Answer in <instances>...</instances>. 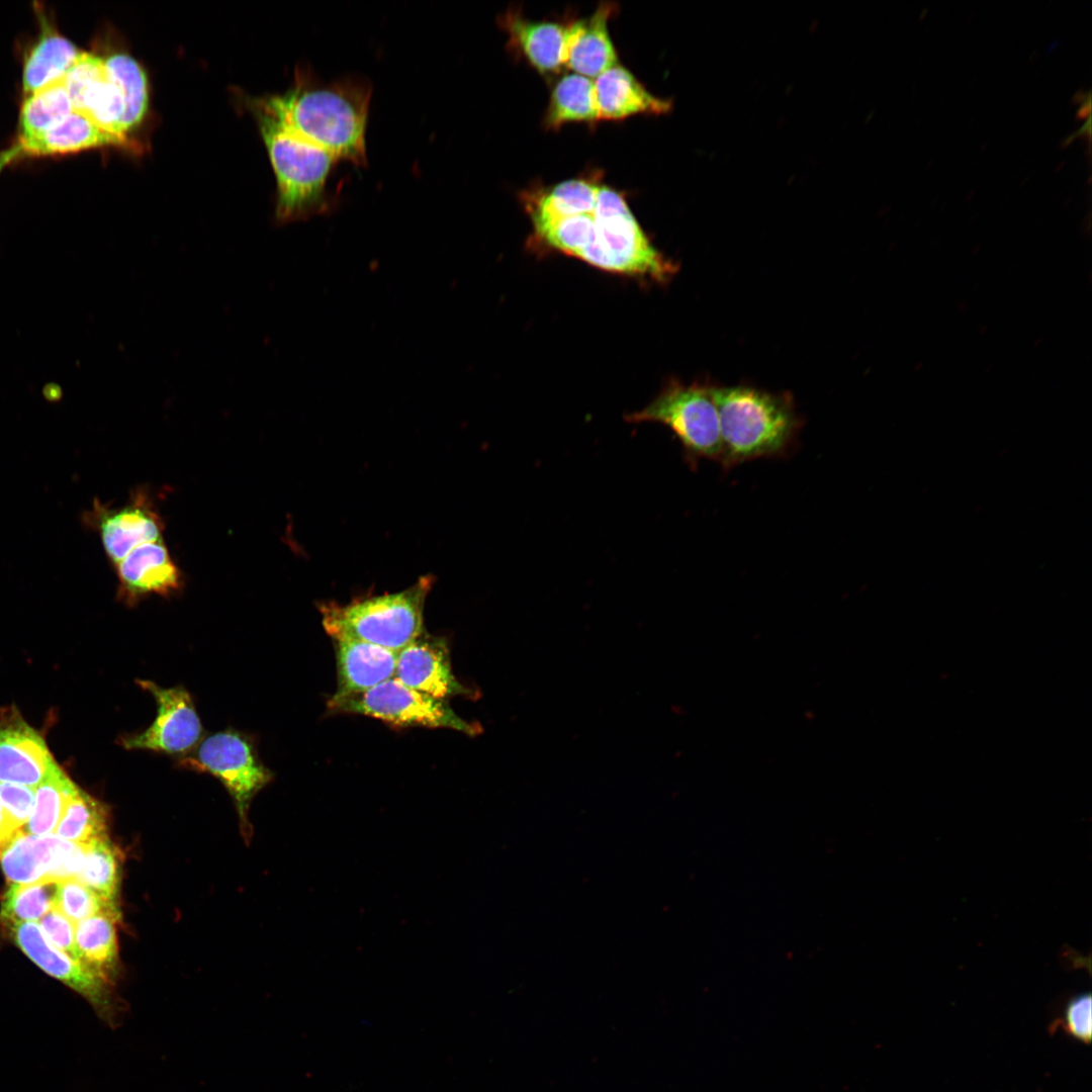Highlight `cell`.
I'll list each match as a JSON object with an SVG mask.
<instances>
[{"label": "cell", "instance_id": "484cf974", "mask_svg": "<svg viewBox=\"0 0 1092 1092\" xmlns=\"http://www.w3.org/2000/svg\"><path fill=\"white\" fill-rule=\"evenodd\" d=\"M111 80L118 86L124 101V134L139 125L148 109V81L144 69L129 55L116 53L104 58Z\"/></svg>", "mask_w": 1092, "mask_h": 1092}, {"label": "cell", "instance_id": "30bf717a", "mask_svg": "<svg viewBox=\"0 0 1092 1092\" xmlns=\"http://www.w3.org/2000/svg\"><path fill=\"white\" fill-rule=\"evenodd\" d=\"M9 927L15 942L30 960L87 999L109 1026L117 1025L122 1003L114 993V985L54 946L35 922L13 923Z\"/></svg>", "mask_w": 1092, "mask_h": 1092}, {"label": "cell", "instance_id": "5bb4252c", "mask_svg": "<svg viewBox=\"0 0 1092 1092\" xmlns=\"http://www.w3.org/2000/svg\"><path fill=\"white\" fill-rule=\"evenodd\" d=\"M118 599L136 605L150 595L170 597L183 585V575L164 539L142 544L113 566Z\"/></svg>", "mask_w": 1092, "mask_h": 1092}, {"label": "cell", "instance_id": "7c38bea8", "mask_svg": "<svg viewBox=\"0 0 1092 1092\" xmlns=\"http://www.w3.org/2000/svg\"><path fill=\"white\" fill-rule=\"evenodd\" d=\"M86 845L57 835H32L21 831L0 855L2 870L12 884L41 880L77 879Z\"/></svg>", "mask_w": 1092, "mask_h": 1092}, {"label": "cell", "instance_id": "e575fe53", "mask_svg": "<svg viewBox=\"0 0 1092 1092\" xmlns=\"http://www.w3.org/2000/svg\"><path fill=\"white\" fill-rule=\"evenodd\" d=\"M21 831L0 804V855Z\"/></svg>", "mask_w": 1092, "mask_h": 1092}, {"label": "cell", "instance_id": "7a4b0ae2", "mask_svg": "<svg viewBox=\"0 0 1092 1092\" xmlns=\"http://www.w3.org/2000/svg\"><path fill=\"white\" fill-rule=\"evenodd\" d=\"M371 93V84L361 78L323 82L303 72L288 92L258 102L292 132L338 161L364 166Z\"/></svg>", "mask_w": 1092, "mask_h": 1092}, {"label": "cell", "instance_id": "8fae6325", "mask_svg": "<svg viewBox=\"0 0 1092 1092\" xmlns=\"http://www.w3.org/2000/svg\"><path fill=\"white\" fill-rule=\"evenodd\" d=\"M86 526L100 538L105 555L114 566L142 544L164 539L165 525L149 492L136 488L129 500L114 508L95 498L83 516Z\"/></svg>", "mask_w": 1092, "mask_h": 1092}, {"label": "cell", "instance_id": "83f0119b", "mask_svg": "<svg viewBox=\"0 0 1092 1092\" xmlns=\"http://www.w3.org/2000/svg\"><path fill=\"white\" fill-rule=\"evenodd\" d=\"M121 879V854L108 835L86 843L77 878L105 900L116 903Z\"/></svg>", "mask_w": 1092, "mask_h": 1092}, {"label": "cell", "instance_id": "ffe728a7", "mask_svg": "<svg viewBox=\"0 0 1092 1092\" xmlns=\"http://www.w3.org/2000/svg\"><path fill=\"white\" fill-rule=\"evenodd\" d=\"M514 43L541 73L559 70L565 27L551 21H534L517 10H509L499 21Z\"/></svg>", "mask_w": 1092, "mask_h": 1092}, {"label": "cell", "instance_id": "6da1fadb", "mask_svg": "<svg viewBox=\"0 0 1092 1092\" xmlns=\"http://www.w3.org/2000/svg\"><path fill=\"white\" fill-rule=\"evenodd\" d=\"M550 249L599 269L665 282L677 266L649 241L624 197L600 186L593 210L533 225Z\"/></svg>", "mask_w": 1092, "mask_h": 1092}, {"label": "cell", "instance_id": "9c48e42d", "mask_svg": "<svg viewBox=\"0 0 1092 1092\" xmlns=\"http://www.w3.org/2000/svg\"><path fill=\"white\" fill-rule=\"evenodd\" d=\"M136 684L154 698L157 714L145 730L121 736L122 747L182 756L194 750L203 737V726L190 693L183 687L162 688L148 679Z\"/></svg>", "mask_w": 1092, "mask_h": 1092}, {"label": "cell", "instance_id": "ba28073f", "mask_svg": "<svg viewBox=\"0 0 1092 1092\" xmlns=\"http://www.w3.org/2000/svg\"><path fill=\"white\" fill-rule=\"evenodd\" d=\"M330 711L373 717L396 726L449 728L469 736L482 732L478 723L460 718L446 700L436 699L389 678L359 694L332 697Z\"/></svg>", "mask_w": 1092, "mask_h": 1092}, {"label": "cell", "instance_id": "8992f818", "mask_svg": "<svg viewBox=\"0 0 1092 1092\" xmlns=\"http://www.w3.org/2000/svg\"><path fill=\"white\" fill-rule=\"evenodd\" d=\"M712 385L670 381L645 407L625 417L630 423L666 426L682 447L686 462L697 469L701 460L719 463L722 440Z\"/></svg>", "mask_w": 1092, "mask_h": 1092}, {"label": "cell", "instance_id": "44dd1931", "mask_svg": "<svg viewBox=\"0 0 1092 1092\" xmlns=\"http://www.w3.org/2000/svg\"><path fill=\"white\" fill-rule=\"evenodd\" d=\"M80 53L74 43L42 20L41 34L24 62L23 92L28 96L62 79Z\"/></svg>", "mask_w": 1092, "mask_h": 1092}, {"label": "cell", "instance_id": "4316f807", "mask_svg": "<svg viewBox=\"0 0 1092 1092\" xmlns=\"http://www.w3.org/2000/svg\"><path fill=\"white\" fill-rule=\"evenodd\" d=\"M108 820L106 806L78 788L69 799L55 833L69 841L89 843L108 835Z\"/></svg>", "mask_w": 1092, "mask_h": 1092}, {"label": "cell", "instance_id": "52a82bcc", "mask_svg": "<svg viewBox=\"0 0 1092 1092\" xmlns=\"http://www.w3.org/2000/svg\"><path fill=\"white\" fill-rule=\"evenodd\" d=\"M178 765L216 778L233 798L244 826H248V811L254 797L274 778L260 759L252 738L234 729L202 739L194 750L179 759Z\"/></svg>", "mask_w": 1092, "mask_h": 1092}, {"label": "cell", "instance_id": "603a6c76", "mask_svg": "<svg viewBox=\"0 0 1092 1092\" xmlns=\"http://www.w3.org/2000/svg\"><path fill=\"white\" fill-rule=\"evenodd\" d=\"M599 187L583 179L563 181L527 202L533 225L595 208Z\"/></svg>", "mask_w": 1092, "mask_h": 1092}, {"label": "cell", "instance_id": "f1b7e54d", "mask_svg": "<svg viewBox=\"0 0 1092 1092\" xmlns=\"http://www.w3.org/2000/svg\"><path fill=\"white\" fill-rule=\"evenodd\" d=\"M77 790L57 765L35 788L33 810L23 831L38 836L54 834L69 799Z\"/></svg>", "mask_w": 1092, "mask_h": 1092}, {"label": "cell", "instance_id": "277c9868", "mask_svg": "<svg viewBox=\"0 0 1092 1092\" xmlns=\"http://www.w3.org/2000/svg\"><path fill=\"white\" fill-rule=\"evenodd\" d=\"M256 113L276 175L278 220L288 222L331 211L333 200L327 183L339 161L292 132L259 102Z\"/></svg>", "mask_w": 1092, "mask_h": 1092}, {"label": "cell", "instance_id": "4dcf8cb0", "mask_svg": "<svg viewBox=\"0 0 1092 1092\" xmlns=\"http://www.w3.org/2000/svg\"><path fill=\"white\" fill-rule=\"evenodd\" d=\"M54 908L77 924L99 912L118 906L105 900L79 880L67 879L59 882Z\"/></svg>", "mask_w": 1092, "mask_h": 1092}, {"label": "cell", "instance_id": "d6a6232c", "mask_svg": "<svg viewBox=\"0 0 1092 1092\" xmlns=\"http://www.w3.org/2000/svg\"><path fill=\"white\" fill-rule=\"evenodd\" d=\"M39 922L43 935L54 946L80 962L75 943L76 924L74 922L57 908L51 909Z\"/></svg>", "mask_w": 1092, "mask_h": 1092}, {"label": "cell", "instance_id": "ac0fdd59", "mask_svg": "<svg viewBox=\"0 0 1092 1092\" xmlns=\"http://www.w3.org/2000/svg\"><path fill=\"white\" fill-rule=\"evenodd\" d=\"M22 156H48L70 154L87 149L115 146L135 147L127 136L109 132L82 113L74 110L61 122L46 132L28 140L18 141Z\"/></svg>", "mask_w": 1092, "mask_h": 1092}, {"label": "cell", "instance_id": "d590c367", "mask_svg": "<svg viewBox=\"0 0 1092 1092\" xmlns=\"http://www.w3.org/2000/svg\"><path fill=\"white\" fill-rule=\"evenodd\" d=\"M22 157L21 148L18 144L0 152V174L12 161Z\"/></svg>", "mask_w": 1092, "mask_h": 1092}, {"label": "cell", "instance_id": "4fadbf2b", "mask_svg": "<svg viewBox=\"0 0 1092 1092\" xmlns=\"http://www.w3.org/2000/svg\"><path fill=\"white\" fill-rule=\"evenodd\" d=\"M394 677L418 692L440 700L457 696L476 699L479 696L455 677L447 641L425 630L398 651Z\"/></svg>", "mask_w": 1092, "mask_h": 1092}, {"label": "cell", "instance_id": "2e32d148", "mask_svg": "<svg viewBox=\"0 0 1092 1092\" xmlns=\"http://www.w3.org/2000/svg\"><path fill=\"white\" fill-rule=\"evenodd\" d=\"M338 686L334 697L366 692L394 677L398 651L357 640H334Z\"/></svg>", "mask_w": 1092, "mask_h": 1092}, {"label": "cell", "instance_id": "d6986e66", "mask_svg": "<svg viewBox=\"0 0 1092 1092\" xmlns=\"http://www.w3.org/2000/svg\"><path fill=\"white\" fill-rule=\"evenodd\" d=\"M118 908L107 909L76 924L75 943L79 961L108 983L118 975Z\"/></svg>", "mask_w": 1092, "mask_h": 1092}, {"label": "cell", "instance_id": "7402d4cb", "mask_svg": "<svg viewBox=\"0 0 1092 1092\" xmlns=\"http://www.w3.org/2000/svg\"><path fill=\"white\" fill-rule=\"evenodd\" d=\"M615 4L603 2L587 19L575 40L566 64L576 74L597 78L617 64V54L608 31V19Z\"/></svg>", "mask_w": 1092, "mask_h": 1092}, {"label": "cell", "instance_id": "836d02e7", "mask_svg": "<svg viewBox=\"0 0 1092 1092\" xmlns=\"http://www.w3.org/2000/svg\"><path fill=\"white\" fill-rule=\"evenodd\" d=\"M35 788L0 783V804L11 820L23 830L33 810Z\"/></svg>", "mask_w": 1092, "mask_h": 1092}, {"label": "cell", "instance_id": "cb8c5ba5", "mask_svg": "<svg viewBox=\"0 0 1092 1092\" xmlns=\"http://www.w3.org/2000/svg\"><path fill=\"white\" fill-rule=\"evenodd\" d=\"M599 119L595 82L585 76L564 75L555 85L550 97L546 123L557 127L571 121Z\"/></svg>", "mask_w": 1092, "mask_h": 1092}, {"label": "cell", "instance_id": "3957f363", "mask_svg": "<svg viewBox=\"0 0 1092 1092\" xmlns=\"http://www.w3.org/2000/svg\"><path fill=\"white\" fill-rule=\"evenodd\" d=\"M711 391L724 471L760 458H786L795 451L804 421L791 395L747 385L711 386Z\"/></svg>", "mask_w": 1092, "mask_h": 1092}, {"label": "cell", "instance_id": "1f68e13d", "mask_svg": "<svg viewBox=\"0 0 1092 1092\" xmlns=\"http://www.w3.org/2000/svg\"><path fill=\"white\" fill-rule=\"evenodd\" d=\"M1061 1029L1070 1038L1085 1044L1092 1037V999L1090 993L1070 998L1050 1025L1051 1033Z\"/></svg>", "mask_w": 1092, "mask_h": 1092}, {"label": "cell", "instance_id": "f546056e", "mask_svg": "<svg viewBox=\"0 0 1092 1092\" xmlns=\"http://www.w3.org/2000/svg\"><path fill=\"white\" fill-rule=\"evenodd\" d=\"M58 885L54 880L12 884L1 903V919L8 925L40 920L55 907Z\"/></svg>", "mask_w": 1092, "mask_h": 1092}, {"label": "cell", "instance_id": "d4e9b609", "mask_svg": "<svg viewBox=\"0 0 1092 1092\" xmlns=\"http://www.w3.org/2000/svg\"><path fill=\"white\" fill-rule=\"evenodd\" d=\"M74 111L62 79L28 95L19 118V141L35 138L57 125Z\"/></svg>", "mask_w": 1092, "mask_h": 1092}, {"label": "cell", "instance_id": "e0dca14e", "mask_svg": "<svg viewBox=\"0 0 1092 1092\" xmlns=\"http://www.w3.org/2000/svg\"><path fill=\"white\" fill-rule=\"evenodd\" d=\"M595 82L599 119H621L637 113L670 111V99L652 95L626 68L616 64Z\"/></svg>", "mask_w": 1092, "mask_h": 1092}, {"label": "cell", "instance_id": "9a60e30c", "mask_svg": "<svg viewBox=\"0 0 1092 1092\" xmlns=\"http://www.w3.org/2000/svg\"><path fill=\"white\" fill-rule=\"evenodd\" d=\"M56 766L41 736L17 714L0 720V783L36 788Z\"/></svg>", "mask_w": 1092, "mask_h": 1092}, {"label": "cell", "instance_id": "5b68a950", "mask_svg": "<svg viewBox=\"0 0 1092 1092\" xmlns=\"http://www.w3.org/2000/svg\"><path fill=\"white\" fill-rule=\"evenodd\" d=\"M434 582L429 574L399 593L356 598L346 605L320 603L323 626L333 640H357L399 651L424 631L425 602Z\"/></svg>", "mask_w": 1092, "mask_h": 1092}]
</instances>
